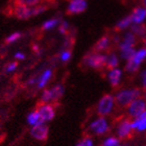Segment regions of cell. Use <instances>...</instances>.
<instances>
[{"label":"cell","instance_id":"cell-22","mask_svg":"<svg viewBox=\"0 0 146 146\" xmlns=\"http://www.w3.org/2000/svg\"><path fill=\"white\" fill-rule=\"evenodd\" d=\"M131 31L135 36L145 38L146 36V26L143 24H133L131 26Z\"/></svg>","mask_w":146,"mask_h":146},{"label":"cell","instance_id":"cell-14","mask_svg":"<svg viewBox=\"0 0 146 146\" xmlns=\"http://www.w3.org/2000/svg\"><path fill=\"white\" fill-rule=\"evenodd\" d=\"M131 127L137 131H146V111L142 113L139 117L135 118L134 121H131Z\"/></svg>","mask_w":146,"mask_h":146},{"label":"cell","instance_id":"cell-28","mask_svg":"<svg viewBox=\"0 0 146 146\" xmlns=\"http://www.w3.org/2000/svg\"><path fill=\"white\" fill-rule=\"evenodd\" d=\"M139 67H140V66H138L137 64H135L131 60H128V61H126L125 70L127 71V72H129V73H134V72H136V71H138Z\"/></svg>","mask_w":146,"mask_h":146},{"label":"cell","instance_id":"cell-6","mask_svg":"<svg viewBox=\"0 0 146 146\" xmlns=\"http://www.w3.org/2000/svg\"><path fill=\"white\" fill-rule=\"evenodd\" d=\"M49 127L46 122H42L40 124L33 126L31 129V136L38 141H45L48 138Z\"/></svg>","mask_w":146,"mask_h":146},{"label":"cell","instance_id":"cell-39","mask_svg":"<svg viewBox=\"0 0 146 146\" xmlns=\"http://www.w3.org/2000/svg\"><path fill=\"white\" fill-rule=\"evenodd\" d=\"M145 99H146V94H145Z\"/></svg>","mask_w":146,"mask_h":146},{"label":"cell","instance_id":"cell-20","mask_svg":"<svg viewBox=\"0 0 146 146\" xmlns=\"http://www.w3.org/2000/svg\"><path fill=\"white\" fill-rule=\"evenodd\" d=\"M133 25V22H131V16L128 15L126 17H123L122 19H120L117 23H116V29L117 31H124V29H127L128 27H131Z\"/></svg>","mask_w":146,"mask_h":146},{"label":"cell","instance_id":"cell-21","mask_svg":"<svg viewBox=\"0 0 146 146\" xmlns=\"http://www.w3.org/2000/svg\"><path fill=\"white\" fill-rule=\"evenodd\" d=\"M26 120H27V123L31 126H35L36 124H40L42 123V119H41V116H40L39 112L38 111H34V112H31L26 117Z\"/></svg>","mask_w":146,"mask_h":146},{"label":"cell","instance_id":"cell-33","mask_svg":"<svg viewBox=\"0 0 146 146\" xmlns=\"http://www.w3.org/2000/svg\"><path fill=\"white\" fill-rule=\"evenodd\" d=\"M17 68H18V64H17L16 62H13V63H9V64L6 66L5 71L7 73H12V72H14Z\"/></svg>","mask_w":146,"mask_h":146},{"label":"cell","instance_id":"cell-30","mask_svg":"<svg viewBox=\"0 0 146 146\" xmlns=\"http://www.w3.org/2000/svg\"><path fill=\"white\" fill-rule=\"evenodd\" d=\"M71 58V51L69 49L65 48L64 50H62L61 53H60V60H61L63 63H67V62L70 61Z\"/></svg>","mask_w":146,"mask_h":146},{"label":"cell","instance_id":"cell-3","mask_svg":"<svg viewBox=\"0 0 146 146\" xmlns=\"http://www.w3.org/2000/svg\"><path fill=\"white\" fill-rule=\"evenodd\" d=\"M115 106V97L111 94H106L99 99L97 104V113L100 116H107L111 114Z\"/></svg>","mask_w":146,"mask_h":146},{"label":"cell","instance_id":"cell-2","mask_svg":"<svg viewBox=\"0 0 146 146\" xmlns=\"http://www.w3.org/2000/svg\"><path fill=\"white\" fill-rule=\"evenodd\" d=\"M141 91L139 89H127L119 91L115 96V101L120 107H128L137 98H140Z\"/></svg>","mask_w":146,"mask_h":146},{"label":"cell","instance_id":"cell-13","mask_svg":"<svg viewBox=\"0 0 146 146\" xmlns=\"http://www.w3.org/2000/svg\"><path fill=\"white\" fill-rule=\"evenodd\" d=\"M122 77V71L119 68H114V69H110L109 73H108V79L109 82L111 84L112 87L116 88L117 86L120 84Z\"/></svg>","mask_w":146,"mask_h":146},{"label":"cell","instance_id":"cell-38","mask_svg":"<svg viewBox=\"0 0 146 146\" xmlns=\"http://www.w3.org/2000/svg\"><path fill=\"white\" fill-rule=\"evenodd\" d=\"M119 146H127V145H121V144H120V145H119Z\"/></svg>","mask_w":146,"mask_h":146},{"label":"cell","instance_id":"cell-9","mask_svg":"<svg viewBox=\"0 0 146 146\" xmlns=\"http://www.w3.org/2000/svg\"><path fill=\"white\" fill-rule=\"evenodd\" d=\"M41 119L43 122H49L54 118L55 116V110L53 106L50 104H43L41 107L38 109Z\"/></svg>","mask_w":146,"mask_h":146},{"label":"cell","instance_id":"cell-27","mask_svg":"<svg viewBox=\"0 0 146 146\" xmlns=\"http://www.w3.org/2000/svg\"><path fill=\"white\" fill-rule=\"evenodd\" d=\"M120 145V141L118 138L116 137H109L102 142L101 146H119Z\"/></svg>","mask_w":146,"mask_h":146},{"label":"cell","instance_id":"cell-4","mask_svg":"<svg viewBox=\"0 0 146 146\" xmlns=\"http://www.w3.org/2000/svg\"><path fill=\"white\" fill-rule=\"evenodd\" d=\"M84 62L87 66L93 69H101L104 66H106L107 55L102 54L100 52H92L86 56Z\"/></svg>","mask_w":146,"mask_h":146},{"label":"cell","instance_id":"cell-26","mask_svg":"<svg viewBox=\"0 0 146 146\" xmlns=\"http://www.w3.org/2000/svg\"><path fill=\"white\" fill-rule=\"evenodd\" d=\"M41 101L43 104H49L52 101L51 97V91L50 89H46L42 92V95H41Z\"/></svg>","mask_w":146,"mask_h":146},{"label":"cell","instance_id":"cell-32","mask_svg":"<svg viewBox=\"0 0 146 146\" xmlns=\"http://www.w3.org/2000/svg\"><path fill=\"white\" fill-rule=\"evenodd\" d=\"M69 29V23L67 21H61L58 25V33L61 35H66Z\"/></svg>","mask_w":146,"mask_h":146},{"label":"cell","instance_id":"cell-34","mask_svg":"<svg viewBox=\"0 0 146 146\" xmlns=\"http://www.w3.org/2000/svg\"><path fill=\"white\" fill-rule=\"evenodd\" d=\"M14 58H16V60H18V61H23V60H25V54L23 53V52H21V51H17L14 54Z\"/></svg>","mask_w":146,"mask_h":146},{"label":"cell","instance_id":"cell-15","mask_svg":"<svg viewBox=\"0 0 146 146\" xmlns=\"http://www.w3.org/2000/svg\"><path fill=\"white\" fill-rule=\"evenodd\" d=\"M51 77H52V70L50 68H48V69H46V70L38 77V82H36V87H38V89L45 88L46 85L48 84V82L51 79Z\"/></svg>","mask_w":146,"mask_h":146},{"label":"cell","instance_id":"cell-8","mask_svg":"<svg viewBox=\"0 0 146 146\" xmlns=\"http://www.w3.org/2000/svg\"><path fill=\"white\" fill-rule=\"evenodd\" d=\"M146 111V100L142 99V98H137L128 106L127 112L129 116L137 118L142 114L143 112Z\"/></svg>","mask_w":146,"mask_h":146},{"label":"cell","instance_id":"cell-23","mask_svg":"<svg viewBox=\"0 0 146 146\" xmlns=\"http://www.w3.org/2000/svg\"><path fill=\"white\" fill-rule=\"evenodd\" d=\"M119 64V58L115 53H111V54L107 55V63L106 66L110 69H114V68L118 67Z\"/></svg>","mask_w":146,"mask_h":146},{"label":"cell","instance_id":"cell-18","mask_svg":"<svg viewBox=\"0 0 146 146\" xmlns=\"http://www.w3.org/2000/svg\"><path fill=\"white\" fill-rule=\"evenodd\" d=\"M61 23V18L60 17H53V18L46 20L42 24L43 31H52L55 27H58V25Z\"/></svg>","mask_w":146,"mask_h":146},{"label":"cell","instance_id":"cell-19","mask_svg":"<svg viewBox=\"0 0 146 146\" xmlns=\"http://www.w3.org/2000/svg\"><path fill=\"white\" fill-rule=\"evenodd\" d=\"M51 97H52V101H58L62 98V96L64 95L65 92V88L64 86L61 85V84H58V85L53 86L51 89Z\"/></svg>","mask_w":146,"mask_h":146},{"label":"cell","instance_id":"cell-12","mask_svg":"<svg viewBox=\"0 0 146 146\" xmlns=\"http://www.w3.org/2000/svg\"><path fill=\"white\" fill-rule=\"evenodd\" d=\"M135 44H136V36L131 31H128L124 35L121 42L119 43V50L134 48Z\"/></svg>","mask_w":146,"mask_h":146},{"label":"cell","instance_id":"cell-11","mask_svg":"<svg viewBox=\"0 0 146 146\" xmlns=\"http://www.w3.org/2000/svg\"><path fill=\"white\" fill-rule=\"evenodd\" d=\"M131 131H133L131 122L128 120H123L117 127V136L120 139H125L131 135Z\"/></svg>","mask_w":146,"mask_h":146},{"label":"cell","instance_id":"cell-10","mask_svg":"<svg viewBox=\"0 0 146 146\" xmlns=\"http://www.w3.org/2000/svg\"><path fill=\"white\" fill-rule=\"evenodd\" d=\"M133 24H143L146 20V7L145 6H137L133 9L131 15Z\"/></svg>","mask_w":146,"mask_h":146},{"label":"cell","instance_id":"cell-37","mask_svg":"<svg viewBox=\"0 0 146 146\" xmlns=\"http://www.w3.org/2000/svg\"><path fill=\"white\" fill-rule=\"evenodd\" d=\"M144 45H145V47H146V38H145V40H144Z\"/></svg>","mask_w":146,"mask_h":146},{"label":"cell","instance_id":"cell-5","mask_svg":"<svg viewBox=\"0 0 146 146\" xmlns=\"http://www.w3.org/2000/svg\"><path fill=\"white\" fill-rule=\"evenodd\" d=\"M89 128L95 135H104L109 131V123L104 116H100L91 122Z\"/></svg>","mask_w":146,"mask_h":146},{"label":"cell","instance_id":"cell-29","mask_svg":"<svg viewBox=\"0 0 146 146\" xmlns=\"http://www.w3.org/2000/svg\"><path fill=\"white\" fill-rule=\"evenodd\" d=\"M41 0H18L17 4H21V5L29 6V7H34V6L39 5Z\"/></svg>","mask_w":146,"mask_h":146},{"label":"cell","instance_id":"cell-17","mask_svg":"<svg viewBox=\"0 0 146 146\" xmlns=\"http://www.w3.org/2000/svg\"><path fill=\"white\" fill-rule=\"evenodd\" d=\"M129 60L134 62L135 64H137L138 66H140L142 63L146 60V47H143V48H140L136 50L134 53V55L131 56Z\"/></svg>","mask_w":146,"mask_h":146},{"label":"cell","instance_id":"cell-16","mask_svg":"<svg viewBox=\"0 0 146 146\" xmlns=\"http://www.w3.org/2000/svg\"><path fill=\"white\" fill-rule=\"evenodd\" d=\"M111 44V39L108 36H104L102 38L98 40L97 43L94 46V51L95 52H102L104 50H107L110 47Z\"/></svg>","mask_w":146,"mask_h":146},{"label":"cell","instance_id":"cell-25","mask_svg":"<svg viewBox=\"0 0 146 146\" xmlns=\"http://www.w3.org/2000/svg\"><path fill=\"white\" fill-rule=\"evenodd\" d=\"M135 51H136L135 48L123 49V50H120V56H121V58L125 60V61H128V60L134 55Z\"/></svg>","mask_w":146,"mask_h":146},{"label":"cell","instance_id":"cell-7","mask_svg":"<svg viewBox=\"0 0 146 146\" xmlns=\"http://www.w3.org/2000/svg\"><path fill=\"white\" fill-rule=\"evenodd\" d=\"M88 9V0H70L67 6L69 15H79Z\"/></svg>","mask_w":146,"mask_h":146},{"label":"cell","instance_id":"cell-24","mask_svg":"<svg viewBox=\"0 0 146 146\" xmlns=\"http://www.w3.org/2000/svg\"><path fill=\"white\" fill-rule=\"evenodd\" d=\"M21 38H22L21 33H20V31H15V33H13V34L9 35V36H6L5 42L7 43V44H13V43L19 41Z\"/></svg>","mask_w":146,"mask_h":146},{"label":"cell","instance_id":"cell-31","mask_svg":"<svg viewBox=\"0 0 146 146\" xmlns=\"http://www.w3.org/2000/svg\"><path fill=\"white\" fill-rule=\"evenodd\" d=\"M76 146H94V141L90 137L82 138L76 143Z\"/></svg>","mask_w":146,"mask_h":146},{"label":"cell","instance_id":"cell-36","mask_svg":"<svg viewBox=\"0 0 146 146\" xmlns=\"http://www.w3.org/2000/svg\"><path fill=\"white\" fill-rule=\"evenodd\" d=\"M143 6L146 7V0H143Z\"/></svg>","mask_w":146,"mask_h":146},{"label":"cell","instance_id":"cell-35","mask_svg":"<svg viewBox=\"0 0 146 146\" xmlns=\"http://www.w3.org/2000/svg\"><path fill=\"white\" fill-rule=\"evenodd\" d=\"M141 80H142V86H143V88L146 89V69L142 72V74H141Z\"/></svg>","mask_w":146,"mask_h":146},{"label":"cell","instance_id":"cell-1","mask_svg":"<svg viewBox=\"0 0 146 146\" xmlns=\"http://www.w3.org/2000/svg\"><path fill=\"white\" fill-rule=\"evenodd\" d=\"M46 9L47 7L45 5H36L34 7H29V6L17 4L15 7V16L20 20H27L31 17H36L45 13Z\"/></svg>","mask_w":146,"mask_h":146}]
</instances>
